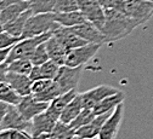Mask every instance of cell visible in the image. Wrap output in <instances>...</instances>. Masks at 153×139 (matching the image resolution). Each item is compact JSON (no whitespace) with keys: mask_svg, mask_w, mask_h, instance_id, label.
I'll use <instances>...</instances> for the list:
<instances>
[{"mask_svg":"<svg viewBox=\"0 0 153 139\" xmlns=\"http://www.w3.org/2000/svg\"><path fill=\"white\" fill-rule=\"evenodd\" d=\"M106 12V22L102 28V33L106 36L107 43H113L124 39L130 35L132 30L140 27V24L129 17L126 13L114 10V9H105Z\"/></svg>","mask_w":153,"mask_h":139,"instance_id":"1","label":"cell"},{"mask_svg":"<svg viewBox=\"0 0 153 139\" xmlns=\"http://www.w3.org/2000/svg\"><path fill=\"white\" fill-rule=\"evenodd\" d=\"M57 27L59 23H56L55 21V12L32 15L26 23L21 39L34 38L49 32H53Z\"/></svg>","mask_w":153,"mask_h":139,"instance_id":"2","label":"cell"},{"mask_svg":"<svg viewBox=\"0 0 153 139\" xmlns=\"http://www.w3.org/2000/svg\"><path fill=\"white\" fill-rule=\"evenodd\" d=\"M52 35H53V32H49L34 38L21 39L17 44L12 46L6 63H11L13 61H17V59H30L36 47L42 45L43 43H45L46 40H49Z\"/></svg>","mask_w":153,"mask_h":139,"instance_id":"3","label":"cell"},{"mask_svg":"<svg viewBox=\"0 0 153 139\" xmlns=\"http://www.w3.org/2000/svg\"><path fill=\"white\" fill-rule=\"evenodd\" d=\"M85 69H86V65H83V67L61 65L60 71L55 79V82L60 86L62 93L69 92L72 90H76L80 81V77Z\"/></svg>","mask_w":153,"mask_h":139,"instance_id":"4","label":"cell"},{"mask_svg":"<svg viewBox=\"0 0 153 139\" xmlns=\"http://www.w3.org/2000/svg\"><path fill=\"white\" fill-rule=\"evenodd\" d=\"M125 13L140 26H143L153 16V3L146 0H126Z\"/></svg>","mask_w":153,"mask_h":139,"instance_id":"5","label":"cell"},{"mask_svg":"<svg viewBox=\"0 0 153 139\" xmlns=\"http://www.w3.org/2000/svg\"><path fill=\"white\" fill-rule=\"evenodd\" d=\"M102 44H88L85 46L73 49L68 52L66 64L68 67H83L96 56Z\"/></svg>","mask_w":153,"mask_h":139,"instance_id":"6","label":"cell"},{"mask_svg":"<svg viewBox=\"0 0 153 139\" xmlns=\"http://www.w3.org/2000/svg\"><path fill=\"white\" fill-rule=\"evenodd\" d=\"M79 11L89 22L102 30L106 22V12L105 7L97 0H79Z\"/></svg>","mask_w":153,"mask_h":139,"instance_id":"7","label":"cell"},{"mask_svg":"<svg viewBox=\"0 0 153 139\" xmlns=\"http://www.w3.org/2000/svg\"><path fill=\"white\" fill-rule=\"evenodd\" d=\"M117 92H119L118 88L112 87L109 85H100V86L94 87L89 91H85V92L80 93L83 107L85 109H94L96 107V104H99L105 98L117 93Z\"/></svg>","mask_w":153,"mask_h":139,"instance_id":"8","label":"cell"},{"mask_svg":"<svg viewBox=\"0 0 153 139\" xmlns=\"http://www.w3.org/2000/svg\"><path fill=\"white\" fill-rule=\"evenodd\" d=\"M60 120L55 118L52 115H50L48 113V110H45L44 113L39 114L38 116H35L32 120V128H30V134H33L34 137H49L51 134V132L53 131L56 124Z\"/></svg>","mask_w":153,"mask_h":139,"instance_id":"9","label":"cell"},{"mask_svg":"<svg viewBox=\"0 0 153 139\" xmlns=\"http://www.w3.org/2000/svg\"><path fill=\"white\" fill-rule=\"evenodd\" d=\"M48 107H49V103L40 102L35 99L33 94H28L22 97L20 104L17 105V109L25 118H27L28 121H32L35 116L44 113L48 109Z\"/></svg>","mask_w":153,"mask_h":139,"instance_id":"10","label":"cell"},{"mask_svg":"<svg viewBox=\"0 0 153 139\" xmlns=\"http://www.w3.org/2000/svg\"><path fill=\"white\" fill-rule=\"evenodd\" d=\"M123 114H124V104H119L116 109L113 110L111 116L108 117V120L105 122L103 127L101 128V132L99 134V139H116L122 120H123Z\"/></svg>","mask_w":153,"mask_h":139,"instance_id":"11","label":"cell"},{"mask_svg":"<svg viewBox=\"0 0 153 139\" xmlns=\"http://www.w3.org/2000/svg\"><path fill=\"white\" fill-rule=\"evenodd\" d=\"M32 128V121H28L27 118H25L21 113L18 111L17 107L10 105L7 114L4 118V121L0 127L1 129H22V131H28L30 133Z\"/></svg>","mask_w":153,"mask_h":139,"instance_id":"12","label":"cell"},{"mask_svg":"<svg viewBox=\"0 0 153 139\" xmlns=\"http://www.w3.org/2000/svg\"><path fill=\"white\" fill-rule=\"evenodd\" d=\"M72 30L89 44H102V45L107 44L106 36L103 35V33L89 21H86L79 26L73 27Z\"/></svg>","mask_w":153,"mask_h":139,"instance_id":"13","label":"cell"},{"mask_svg":"<svg viewBox=\"0 0 153 139\" xmlns=\"http://www.w3.org/2000/svg\"><path fill=\"white\" fill-rule=\"evenodd\" d=\"M53 36H56L59 39L60 43L66 47V50L68 52L73 49H78V47H82V46H85L89 44L84 40V39H82L79 35H76L72 30V28L62 27L60 24L53 30Z\"/></svg>","mask_w":153,"mask_h":139,"instance_id":"14","label":"cell"},{"mask_svg":"<svg viewBox=\"0 0 153 139\" xmlns=\"http://www.w3.org/2000/svg\"><path fill=\"white\" fill-rule=\"evenodd\" d=\"M112 113H106V114H102V115H97L90 124H88V125H85V126L76 129L75 131V135L80 137L82 139L97 138L100 132H101V128L103 127L105 122L108 120V117L111 116Z\"/></svg>","mask_w":153,"mask_h":139,"instance_id":"15","label":"cell"},{"mask_svg":"<svg viewBox=\"0 0 153 139\" xmlns=\"http://www.w3.org/2000/svg\"><path fill=\"white\" fill-rule=\"evenodd\" d=\"M6 82L22 97L32 94V84L33 81L28 75H22L12 71H7Z\"/></svg>","mask_w":153,"mask_h":139,"instance_id":"16","label":"cell"},{"mask_svg":"<svg viewBox=\"0 0 153 139\" xmlns=\"http://www.w3.org/2000/svg\"><path fill=\"white\" fill-rule=\"evenodd\" d=\"M78 90H72L69 92H66V93H62L60 94L59 97H56L51 103H49V107H48V113L50 115H52L55 118L60 120V116L61 114L63 113V110L67 108V105L73 101V99L78 96Z\"/></svg>","mask_w":153,"mask_h":139,"instance_id":"17","label":"cell"},{"mask_svg":"<svg viewBox=\"0 0 153 139\" xmlns=\"http://www.w3.org/2000/svg\"><path fill=\"white\" fill-rule=\"evenodd\" d=\"M61 65H59L57 63H55L53 61H48L46 63L42 64V65H34L29 77L32 81L35 80H40V79H48V80H55L57 74L60 71Z\"/></svg>","mask_w":153,"mask_h":139,"instance_id":"18","label":"cell"},{"mask_svg":"<svg viewBox=\"0 0 153 139\" xmlns=\"http://www.w3.org/2000/svg\"><path fill=\"white\" fill-rule=\"evenodd\" d=\"M45 45H46V50H48V53H49V57H50L51 61H53L59 65H65L68 51L60 43L59 39L52 35L49 40H46Z\"/></svg>","mask_w":153,"mask_h":139,"instance_id":"19","label":"cell"},{"mask_svg":"<svg viewBox=\"0 0 153 139\" xmlns=\"http://www.w3.org/2000/svg\"><path fill=\"white\" fill-rule=\"evenodd\" d=\"M124 99H125V93L119 91L117 93L105 98L103 101H101L99 104H96V107H95L92 110H94L95 115H102L106 113H112L119 104L124 103Z\"/></svg>","mask_w":153,"mask_h":139,"instance_id":"20","label":"cell"},{"mask_svg":"<svg viewBox=\"0 0 153 139\" xmlns=\"http://www.w3.org/2000/svg\"><path fill=\"white\" fill-rule=\"evenodd\" d=\"M29 10V1L28 0H23L20 3H15L7 7H5L4 10L0 11V22L4 26L10 23L11 21L16 19L21 13H23L25 11Z\"/></svg>","mask_w":153,"mask_h":139,"instance_id":"21","label":"cell"},{"mask_svg":"<svg viewBox=\"0 0 153 139\" xmlns=\"http://www.w3.org/2000/svg\"><path fill=\"white\" fill-rule=\"evenodd\" d=\"M55 21L56 23H59L62 27L67 28H73L75 26H79L84 22H86L88 19L85 16L78 10V11H72V12H60L55 13Z\"/></svg>","mask_w":153,"mask_h":139,"instance_id":"22","label":"cell"},{"mask_svg":"<svg viewBox=\"0 0 153 139\" xmlns=\"http://www.w3.org/2000/svg\"><path fill=\"white\" fill-rule=\"evenodd\" d=\"M33 15V12L29 10L25 11L23 13H21L20 16H18L16 19H13V21H11L10 23L5 24L4 26V30L6 33H9L10 35L12 36H16V38H21L22 34H23V30H25V27H26V23L28 21V18Z\"/></svg>","mask_w":153,"mask_h":139,"instance_id":"23","label":"cell"},{"mask_svg":"<svg viewBox=\"0 0 153 139\" xmlns=\"http://www.w3.org/2000/svg\"><path fill=\"white\" fill-rule=\"evenodd\" d=\"M84 109L83 107V103H82V98H80V93H78V96H76L73 101L67 105V108L63 110V113L61 114L60 116V121L65 122V124H68L71 125L76 117H78V115L82 113V110Z\"/></svg>","mask_w":153,"mask_h":139,"instance_id":"24","label":"cell"},{"mask_svg":"<svg viewBox=\"0 0 153 139\" xmlns=\"http://www.w3.org/2000/svg\"><path fill=\"white\" fill-rule=\"evenodd\" d=\"M21 99H22V96L18 94L6 81L0 82V102L17 107L20 104Z\"/></svg>","mask_w":153,"mask_h":139,"instance_id":"25","label":"cell"},{"mask_svg":"<svg viewBox=\"0 0 153 139\" xmlns=\"http://www.w3.org/2000/svg\"><path fill=\"white\" fill-rule=\"evenodd\" d=\"M29 9L33 15L53 12L56 0H28Z\"/></svg>","mask_w":153,"mask_h":139,"instance_id":"26","label":"cell"},{"mask_svg":"<svg viewBox=\"0 0 153 139\" xmlns=\"http://www.w3.org/2000/svg\"><path fill=\"white\" fill-rule=\"evenodd\" d=\"M33 67H34V64L32 63L30 59H17V61L7 63V71H12V73L29 76Z\"/></svg>","mask_w":153,"mask_h":139,"instance_id":"27","label":"cell"},{"mask_svg":"<svg viewBox=\"0 0 153 139\" xmlns=\"http://www.w3.org/2000/svg\"><path fill=\"white\" fill-rule=\"evenodd\" d=\"M50 135H52L57 139H72L73 137H75V129L71 125L59 121L56 124V126Z\"/></svg>","mask_w":153,"mask_h":139,"instance_id":"28","label":"cell"},{"mask_svg":"<svg viewBox=\"0 0 153 139\" xmlns=\"http://www.w3.org/2000/svg\"><path fill=\"white\" fill-rule=\"evenodd\" d=\"M0 139H45V138L34 137L28 131H22V129H1L0 131Z\"/></svg>","mask_w":153,"mask_h":139,"instance_id":"29","label":"cell"},{"mask_svg":"<svg viewBox=\"0 0 153 139\" xmlns=\"http://www.w3.org/2000/svg\"><path fill=\"white\" fill-rule=\"evenodd\" d=\"M60 94H62V91L60 88V86L57 85L53 80V84L48 88L45 90L44 92L39 93V94H33L35 97V99H38V101H40V102H44V103H51L53 99L56 97H59Z\"/></svg>","mask_w":153,"mask_h":139,"instance_id":"30","label":"cell"},{"mask_svg":"<svg viewBox=\"0 0 153 139\" xmlns=\"http://www.w3.org/2000/svg\"><path fill=\"white\" fill-rule=\"evenodd\" d=\"M96 116H97V115H95V113H94L92 109H85V108H84V109L82 110V113L78 115V117H76L75 120L71 124V126L76 131L78 128H80V127H83V126L90 124Z\"/></svg>","mask_w":153,"mask_h":139,"instance_id":"31","label":"cell"},{"mask_svg":"<svg viewBox=\"0 0 153 139\" xmlns=\"http://www.w3.org/2000/svg\"><path fill=\"white\" fill-rule=\"evenodd\" d=\"M78 10H79V0H56L53 12L60 13V12H72Z\"/></svg>","mask_w":153,"mask_h":139,"instance_id":"32","label":"cell"},{"mask_svg":"<svg viewBox=\"0 0 153 139\" xmlns=\"http://www.w3.org/2000/svg\"><path fill=\"white\" fill-rule=\"evenodd\" d=\"M45 43H43L42 45H39L36 47V50L34 51V53H33V56L30 58V61H32V63L34 65H42V64L46 63L48 61H50V57H49Z\"/></svg>","mask_w":153,"mask_h":139,"instance_id":"33","label":"cell"},{"mask_svg":"<svg viewBox=\"0 0 153 139\" xmlns=\"http://www.w3.org/2000/svg\"><path fill=\"white\" fill-rule=\"evenodd\" d=\"M53 84V80H48V79H40V80H35L32 84V94H39L48 90Z\"/></svg>","mask_w":153,"mask_h":139,"instance_id":"34","label":"cell"},{"mask_svg":"<svg viewBox=\"0 0 153 139\" xmlns=\"http://www.w3.org/2000/svg\"><path fill=\"white\" fill-rule=\"evenodd\" d=\"M21 40V38H16L10 35L6 32L0 33V50L1 49H7V47H12L15 44H17Z\"/></svg>","mask_w":153,"mask_h":139,"instance_id":"35","label":"cell"},{"mask_svg":"<svg viewBox=\"0 0 153 139\" xmlns=\"http://www.w3.org/2000/svg\"><path fill=\"white\" fill-rule=\"evenodd\" d=\"M9 104L4 103V102H0V127H1V124L4 121V118L7 114V110H9Z\"/></svg>","mask_w":153,"mask_h":139,"instance_id":"36","label":"cell"},{"mask_svg":"<svg viewBox=\"0 0 153 139\" xmlns=\"http://www.w3.org/2000/svg\"><path fill=\"white\" fill-rule=\"evenodd\" d=\"M11 49H12V47H7V49H1V50H0V64L6 63Z\"/></svg>","mask_w":153,"mask_h":139,"instance_id":"37","label":"cell"},{"mask_svg":"<svg viewBox=\"0 0 153 139\" xmlns=\"http://www.w3.org/2000/svg\"><path fill=\"white\" fill-rule=\"evenodd\" d=\"M6 75H7V63L0 64V82L6 81Z\"/></svg>","mask_w":153,"mask_h":139,"instance_id":"38","label":"cell"},{"mask_svg":"<svg viewBox=\"0 0 153 139\" xmlns=\"http://www.w3.org/2000/svg\"><path fill=\"white\" fill-rule=\"evenodd\" d=\"M20 1H23V0H0V11L15 3H20Z\"/></svg>","mask_w":153,"mask_h":139,"instance_id":"39","label":"cell"},{"mask_svg":"<svg viewBox=\"0 0 153 139\" xmlns=\"http://www.w3.org/2000/svg\"><path fill=\"white\" fill-rule=\"evenodd\" d=\"M97 1H99V3H100V4H101V5L103 6V7H105V9L107 7V4H108V0H97Z\"/></svg>","mask_w":153,"mask_h":139,"instance_id":"40","label":"cell"},{"mask_svg":"<svg viewBox=\"0 0 153 139\" xmlns=\"http://www.w3.org/2000/svg\"><path fill=\"white\" fill-rule=\"evenodd\" d=\"M3 32H5V30H4V24L0 22V33H3Z\"/></svg>","mask_w":153,"mask_h":139,"instance_id":"41","label":"cell"},{"mask_svg":"<svg viewBox=\"0 0 153 139\" xmlns=\"http://www.w3.org/2000/svg\"><path fill=\"white\" fill-rule=\"evenodd\" d=\"M45 139H57V138H55V137H52V135H49V137L45 138Z\"/></svg>","mask_w":153,"mask_h":139,"instance_id":"42","label":"cell"},{"mask_svg":"<svg viewBox=\"0 0 153 139\" xmlns=\"http://www.w3.org/2000/svg\"><path fill=\"white\" fill-rule=\"evenodd\" d=\"M72 139H82V138H80V137H78V135H75V137H73Z\"/></svg>","mask_w":153,"mask_h":139,"instance_id":"43","label":"cell"},{"mask_svg":"<svg viewBox=\"0 0 153 139\" xmlns=\"http://www.w3.org/2000/svg\"><path fill=\"white\" fill-rule=\"evenodd\" d=\"M146 1H149V3H153V0H146Z\"/></svg>","mask_w":153,"mask_h":139,"instance_id":"44","label":"cell"},{"mask_svg":"<svg viewBox=\"0 0 153 139\" xmlns=\"http://www.w3.org/2000/svg\"><path fill=\"white\" fill-rule=\"evenodd\" d=\"M92 139H99V138H92Z\"/></svg>","mask_w":153,"mask_h":139,"instance_id":"45","label":"cell"}]
</instances>
